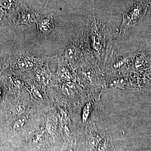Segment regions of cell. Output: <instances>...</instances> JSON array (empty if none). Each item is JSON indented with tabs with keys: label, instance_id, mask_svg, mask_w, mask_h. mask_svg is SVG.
Listing matches in <instances>:
<instances>
[{
	"label": "cell",
	"instance_id": "6da1fadb",
	"mask_svg": "<svg viewBox=\"0 0 151 151\" xmlns=\"http://www.w3.org/2000/svg\"><path fill=\"white\" fill-rule=\"evenodd\" d=\"M89 41L92 56L100 67H105L113 51L111 30L108 23L94 18L91 25Z\"/></svg>",
	"mask_w": 151,
	"mask_h": 151
},
{
	"label": "cell",
	"instance_id": "7a4b0ae2",
	"mask_svg": "<svg viewBox=\"0 0 151 151\" xmlns=\"http://www.w3.org/2000/svg\"><path fill=\"white\" fill-rule=\"evenodd\" d=\"M64 55L73 69H77L85 59L92 55L89 35L82 33L71 39L65 47Z\"/></svg>",
	"mask_w": 151,
	"mask_h": 151
},
{
	"label": "cell",
	"instance_id": "3957f363",
	"mask_svg": "<svg viewBox=\"0 0 151 151\" xmlns=\"http://www.w3.org/2000/svg\"><path fill=\"white\" fill-rule=\"evenodd\" d=\"M147 7L141 1H136L126 8L122 12V21L118 29V35L124 33L139 23L145 15Z\"/></svg>",
	"mask_w": 151,
	"mask_h": 151
},
{
	"label": "cell",
	"instance_id": "277c9868",
	"mask_svg": "<svg viewBox=\"0 0 151 151\" xmlns=\"http://www.w3.org/2000/svg\"><path fill=\"white\" fill-rule=\"evenodd\" d=\"M136 52L117 54L113 50L105 67L113 73H122L133 70Z\"/></svg>",
	"mask_w": 151,
	"mask_h": 151
},
{
	"label": "cell",
	"instance_id": "5b68a950",
	"mask_svg": "<svg viewBox=\"0 0 151 151\" xmlns=\"http://www.w3.org/2000/svg\"><path fill=\"white\" fill-rule=\"evenodd\" d=\"M52 58L40 56L27 50H19L15 54L14 65L22 71L32 70Z\"/></svg>",
	"mask_w": 151,
	"mask_h": 151
},
{
	"label": "cell",
	"instance_id": "8992f818",
	"mask_svg": "<svg viewBox=\"0 0 151 151\" xmlns=\"http://www.w3.org/2000/svg\"><path fill=\"white\" fill-rule=\"evenodd\" d=\"M137 72L151 71L150 52L140 46L136 52L133 70Z\"/></svg>",
	"mask_w": 151,
	"mask_h": 151
},
{
	"label": "cell",
	"instance_id": "52a82bcc",
	"mask_svg": "<svg viewBox=\"0 0 151 151\" xmlns=\"http://www.w3.org/2000/svg\"><path fill=\"white\" fill-rule=\"evenodd\" d=\"M18 12L14 20L15 24L17 25L22 24L31 26L36 22L40 15L23 3Z\"/></svg>",
	"mask_w": 151,
	"mask_h": 151
},
{
	"label": "cell",
	"instance_id": "ba28073f",
	"mask_svg": "<svg viewBox=\"0 0 151 151\" xmlns=\"http://www.w3.org/2000/svg\"><path fill=\"white\" fill-rule=\"evenodd\" d=\"M73 68L64 56L57 58L56 74L60 78L65 82L70 81L73 78Z\"/></svg>",
	"mask_w": 151,
	"mask_h": 151
},
{
	"label": "cell",
	"instance_id": "9c48e42d",
	"mask_svg": "<svg viewBox=\"0 0 151 151\" xmlns=\"http://www.w3.org/2000/svg\"><path fill=\"white\" fill-rule=\"evenodd\" d=\"M37 29L40 35H48L54 27L53 14L49 13L45 15H39L36 22Z\"/></svg>",
	"mask_w": 151,
	"mask_h": 151
},
{
	"label": "cell",
	"instance_id": "30bf717a",
	"mask_svg": "<svg viewBox=\"0 0 151 151\" xmlns=\"http://www.w3.org/2000/svg\"><path fill=\"white\" fill-rule=\"evenodd\" d=\"M27 122V119L25 116H22L15 122L12 126V129L15 131H19L22 129Z\"/></svg>",
	"mask_w": 151,
	"mask_h": 151
},
{
	"label": "cell",
	"instance_id": "8fae6325",
	"mask_svg": "<svg viewBox=\"0 0 151 151\" xmlns=\"http://www.w3.org/2000/svg\"><path fill=\"white\" fill-rule=\"evenodd\" d=\"M26 111V107L22 105H17L14 106L11 110L12 114L14 116H20Z\"/></svg>",
	"mask_w": 151,
	"mask_h": 151
},
{
	"label": "cell",
	"instance_id": "7c38bea8",
	"mask_svg": "<svg viewBox=\"0 0 151 151\" xmlns=\"http://www.w3.org/2000/svg\"><path fill=\"white\" fill-rule=\"evenodd\" d=\"M56 127L53 122L51 121H48L46 124V130L47 133L53 137L55 134L56 131Z\"/></svg>",
	"mask_w": 151,
	"mask_h": 151
},
{
	"label": "cell",
	"instance_id": "4fadbf2b",
	"mask_svg": "<svg viewBox=\"0 0 151 151\" xmlns=\"http://www.w3.org/2000/svg\"><path fill=\"white\" fill-rule=\"evenodd\" d=\"M91 110V105L90 103H87L83 108L82 114V120L83 122H86L88 119Z\"/></svg>",
	"mask_w": 151,
	"mask_h": 151
},
{
	"label": "cell",
	"instance_id": "5bb4252c",
	"mask_svg": "<svg viewBox=\"0 0 151 151\" xmlns=\"http://www.w3.org/2000/svg\"><path fill=\"white\" fill-rule=\"evenodd\" d=\"M32 92L34 97L36 98V99H38V100H40V99H42V95L41 92L37 89L33 88Z\"/></svg>",
	"mask_w": 151,
	"mask_h": 151
},
{
	"label": "cell",
	"instance_id": "9a60e30c",
	"mask_svg": "<svg viewBox=\"0 0 151 151\" xmlns=\"http://www.w3.org/2000/svg\"><path fill=\"white\" fill-rule=\"evenodd\" d=\"M64 151H75V150L71 148H68L65 149Z\"/></svg>",
	"mask_w": 151,
	"mask_h": 151
},
{
	"label": "cell",
	"instance_id": "2e32d148",
	"mask_svg": "<svg viewBox=\"0 0 151 151\" xmlns=\"http://www.w3.org/2000/svg\"><path fill=\"white\" fill-rule=\"evenodd\" d=\"M147 5L150 6L151 8V1H147Z\"/></svg>",
	"mask_w": 151,
	"mask_h": 151
},
{
	"label": "cell",
	"instance_id": "e0dca14e",
	"mask_svg": "<svg viewBox=\"0 0 151 151\" xmlns=\"http://www.w3.org/2000/svg\"><path fill=\"white\" fill-rule=\"evenodd\" d=\"M1 91H0V97H1Z\"/></svg>",
	"mask_w": 151,
	"mask_h": 151
},
{
	"label": "cell",
	"instance_id": "ac0fdd59",
	"mask_svg": "<svg viewBox=\"0 0 151 151\" xmlns=\"http://www.w3.org/2000/svg\"><path fill=\"white\" fill-rule=\"evenodd\" d=\"M44 150H45V149H44ZM44 150H42V151H43ZM45 151H48V150H45Z\"/></svg>",
	"mask_w": 151,
	"mask_h": 151
}]
</instances>
